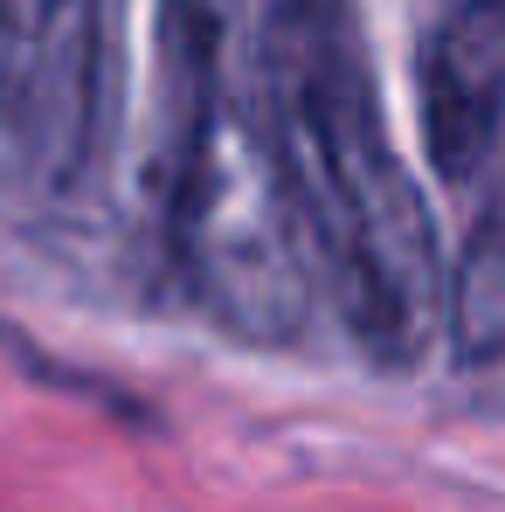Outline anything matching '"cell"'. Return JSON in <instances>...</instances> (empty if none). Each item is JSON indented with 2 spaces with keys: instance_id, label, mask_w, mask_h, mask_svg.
<instances>
[{
  "instance_id": "obj_5",
  "label": "cell",
  "mask_w": 505,
  "mask_h": 512,
  "mask_svg": "<svg viewBox=\"0 0 505 512\" xmlns=\"http://www.w3.org/2000/svg\"><path fill=\"white\" fill-rule=\"evenodd\" d=\"M450 346L471 367L505 360V167L450 263Z\"/></svg>"
},
{
  "instance_id": "obj_1",
  "label": "cell",
  "mask_w": 505,
  "mask_h": 512,
  "mask_svg": "<svg viewBox=\"0 0 505 512\" xmlns=\"http://www.w3.org/2000/svg\"><path fill=\"white\" fill-rule=\"evenodd\" d=\"M153 208L173 270L250 346L312 326L326 291L256 42V0H160Z\"/></svg>"
},
{
  "instance_id": "obj_4",
  "label": "cell",
  "mask_w": 505,
  "mask_h": 512,
  "mask_svg": "<svg viewBox=\"0 0 505 512\" xmlns=\"http://www.w3.org/2000/svg\"><path fill=\"white\" fill-rule=\"evenodd\" d=\"M422 146L443 180H478L505 139V0H450L416 56Z\"/></svg>"
},
{
  "instance_id": "obj_3",
  "label": "cell",
  "mask_w": 505,
  "mask_h": 512,
  "mask_svg": "<svg viewBox=\"0 0 505 512\" xmlns=\"http://www.w3.org/2000/svg\"><path fill=\"white\" fill-rule=\"evenodd\" d=\"M118 0H0V187L70 194L111 132Z\"/></svg>"
},
{
  "instance_id": "obj_2",
  "label": "cell",
  "mask_w": 505,
  "mask_h": 512,
  "mask_svg": "<svg viewBox=\"0 0 505 512\" xmlns=\"http://www.w3.org/2000/svg\"><path fill=\"white\" fill-rule=\"evenodd\" d=\"M256 42L277 97L291 173L312 215L326 298L346 333L409 367L450 326V277L416 173L402 167L353 0H256Z\"/></svg>"
}]
</instances>
